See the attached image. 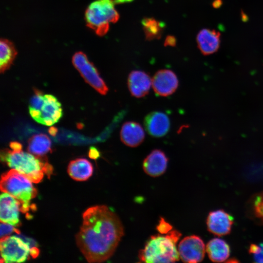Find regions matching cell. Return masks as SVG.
Wrapping results in <instances>:
<instances>
[{
	"instance_id": "obj_5",
	"label": "cell",
	"mask_w": 263,
	"mask_h": 263,
	"mask_svg": "<svg viewBox=\"0 0 263 263\" xmlns=\"http://www.w3.org/2000/svg\"><path fill=\"white\" fill-rule=\"evenodd\" d=\"M85 15L87 25L100 36L108 32L110 23L119 19L113 0H94L88 6Z\"/></svg>"
},
{
	"instance_id": "obj_20",
	"label": "cell",
	"mask_w": 263,
	"mask_h": 263,
	"mask_svg": "<svg viewBox=\"0 0 263 263\" xmlns=\"http://www.w3.org/2000/svg\"><path fill=\"white\" fill-rule=\"evenodd\" d=\"M51 141L44 134L33 135L28 140V151L37 156H44L51 150Z\"/></svg>"
},
{
	"instance_id": "obj_28",
	"label": "cell",
	"mask_w": 263,
	"mask_h": 263,
	"mask_svg": "<svg viewBox=\"0 0 263 263\" xmlns=\"http://www.w3.org/2000/svg\"><path fill=\"white\" fill-rule=\"evenodd\" d=\"M10 147L11 150L19 151L22 150V145L18 142H11L10 143Z\"/></svg>"
},
{
	"instance_id": "obj_31",
	"label": "cell",
	"mask_w": 263,
	"mask_h": 263,
	"mask_svg": "<svg viewBox=\"0 0 263 263\" xmlns=\"http://www.w3.org/2000/svg\"><path fill=\"white\" fill-rule=\"evenodd\" d=\"M48 132L52 136H55L57 132V129L54 127H51L49 130Z\"/></svg>"
},
{
	"instance_id": "obj_29",
	"label": "cell",
	"mask_w": 263,
	"mask_h": 263,
	"mask_svg": "<svg viewBox=\"0 0 263 263\" xmlns=\"http://www.w3.org/2000/svg\"><path fill=\"white\" fill-rule=\"evenodd\" d=\"M176 44L175 38L172 36L167 37L165 40V45L174 46Z\"/></svg>"
},
{
	"instance_id": "obj_6",
	"label": "cell",
	"mask_w": 263,
	"mask_h": 263,
	"mask_svg": "<svg viewBox=\"0 0 263 263\" xmlns=\"http://www.w3.org/2000/svg\"><path fill=\"white\" fill-rule=\"evenodd\" d=\"M30 248L28 243L15 236L10 235L0 239V262L6 263L24 262L30 254Z\"/></svg>"
},
{
	"instance_id": "obj_18",
	"label": "cell",
	"mask_w": 263,
	"mask_h": 263,
	"mask_svg": "<svg viewBox=\"0 0 263 263\" xmlns=\"http://www.w3.org/2000/svg\"><path fill=\"white\" fill-rule=\"evenodd\" d=\"M67 172L74 180L84 181L88 180L93 174V167L87 159L77 158L69 163Z\"/></svg>"
},
{
	"instance_id": "obj_11",
	"label": "cell",
	"mask_w": 263,
	"mask_h": 263,
	"mask_svg": "<svg viewBox=\"0 0 263 263\" xmlns=\"http://www.w3.org/2000/svg\"><path fill=\"white\" fill-rule=\"evenodd\" d=\"M19 202L9 193L3 192L0 197V221L15 226L21 224L19 219Z\"/></svg>"
},
{
	"instance_id": "obj_27",
	"label": "cell",
	"mask_w": 263,
	"mask_h": 263,
	"mask_svg": "<svg viewBox=\"0 0 263 263\" xmlns=\"http://www.w3.org/2000/svg\"><path fill=\"white\" fill-rule=\"evenodd\" d=\"M100 155L98 150L94 147H91L89 150V156L92 159H96Z\"/></svg>"
},
{
	"instance_id": "obj_16",
	"label": "cell",
	"mask_w": 263,
	"mask_h": 263,
	"mask_svg": "<svg viewBox=\"0 0 263 263\" xmlns=\"http://www.w3.org/2000/svg\"><path fill=\"white\" fill-rule=\"evenodd\" d=\"M121 141L126 146L136 147L140 145L145 138V133L142 127L134 121L124 123L120 131Z\"/></svg>"
},
{
	"instance_id": "obj_9",
	"label": "cell",
	"mask_w": 263,
	"mask_h": 263,
	"mask_svg": "<svg viewBox=\"0 0 263 263\" xmlns=\"http://www.w3.org/2000/svg\"><path fill=\"white\" fill-rule=\"evenodd\" d=\"M62 115L61 105L53 95H44L43 104L35 120L41 124L50 126L57 123Z\"/></svg>"
},
{
	"instance_id": "obj_30",
	"label": "cell",
	"mask_w": 263,
	"mask_h": 263,
	"mask_svg": "<svg viewBox=\"0 0 263 263\" xmlns=\"http://www.w3.org/2000/svg\"><path fill=\"white\" fill-rule=\"evenodd\" d=\"M30 254L33 258H36L39 254V249L36 246L31 247Z\"/></svg>"
},
{
	"instance_id": "obj_21",
	"label": "cell",
	"mask_w": 263,
	"mask_h": 263,
	"mask_svg": "<svg viewBox=\"0 0 263 263\" xmlns=\"http://www.w3.org/2000/svg\"><path fill=\"white\" fill-rule=\"evenodd\" d=\"M16 51L11 42L6 39L0 41V69L3 73L12 64L16 56Z\"/></svg>"
},
{
	"instance_id": "obj_14",
	"label": "cell",
	"mask_w": 263,
	"mask_h": 263,
	"mask_svg": "<svg viewBox=\"0 0 263 263\" xmlns=\"http://www.w3.org/2000/svg\"><path fill=\"white\" fill-rule=\"evenodd\" d=\"M168 158L160 150H154L144 160L143 169L150 176L156 177L163 174L167 168Z\"/></svg>"
},
{
	"instance_id": "obj_26",
	"label": "cell",
	"mask_w": 263,
	"mask_h": 263,
	"mask_svg": "<svg viewBox=\"0 0 263 263\" xmlns=\"http://www.w3.org/2000/svg\"><path fill=\"white\" fill-rule=\"evenodd\" d=\"M157 229L161 234H166L171 230L172 226L166 222L164 219L161 218L159 225L157 226Z\"/></svg>"
},
{
	"instance_id": "obj_17",
	"label": "cell",
	"mask_w": 263,
	"mask_h": 263,
	"mask_svg": "<svg viewBox=\"0 0 263 263\" xmlns=\"http://www.w3.org/2000/svg\"><path fill=\"white\" fill-rule=\"evenodd\" d=\"M198 48L203 54L208 55L216 52L220 43V35L214 30L204 29L196 38Z\"/></svg>"
},
{
	"instance_id": "obj_10",
	"label": "cell",
	"mask_w": 263,
	"mask_h": 263,
	"mask_svg": "<svg viewBox=\"0 0 263 263\" xmlns=\"http://www.w3.org/2000/svg\"><path fill=\"white\" fill-rule=\"evenodd\" d=\"M179 82L175 74L172 71L162 69L158 71L152 79V88L158 95L167 96L177 90Z\"/></svg>"
},
{
	"instance_id": "obj_4",
	"label": "cell",
	"mask_w": 263,
	"mask_h": 263,
	"mask_svg": "<svg viewBox=\"0 0 263 263\" xmlns=\"http://www.w3.org/2000/svg\"><path fill=\"white\" fill-rule=\"evenodd\" d=\"M32 183L25 175L11 169L1 175L0 190L17 199L20 204V211L27 213L31 207L30 201L37 195V190Z\"/></svg>"
},
{
	"instance_id": "obj_2",
	"label": "cell",
	"mask_w": 263,
	"mask_h": 263,
	"mask_svg": "<svg viewBox=\"0 0 263 263\" xmlns=\"http://www.w3.org/2000/svg\"><path fill=\"white\" fill-rule=\"evenodd\" d=\"M1 160L11 169L25 175L33 183H38L44 175L50 177L53 168L44 156L34 155L22 150L4 149L0 152Z\"/></svg>"
},
{
	"instance_id": "obj_23",
	"label": "cell",
	"mask_w": 263,
	"mask_h": 263,
	"mask_svg": "<svg viewBox=\"0 0 263 263\" xmlns=\"http://www.w3.org/2000/svg\"><path fill=\"white\" fill-rule=\"evenodd\" d=\"M253 256L254 260L258 263H263V243L260 245L252 244L249 250Z\"/></svg>"
},
{
	"instance_id": "obj_3",
	"label": "cell",
	"mask_w": 263,
	"mask_h": 263,
	"mask_svg": "<svg viewBox=\"0 0 263 263\" xmlns=\"http://www.w3.org/2000/svg\"><path fill=\"white\" fill-rule=\"evenodd\" d=\"M180 232L169 231L166 235H156L151 236L138 254L140 262L155 263H174L180 257L176 244L180 238Z\"/></svg>"
},
{
	"instance_id": "obj_22",
	"label": "cell",
	"mask_w": 263,
	"mask_h": 263,
	"mask_svg": "<svg viewBox=\"0 0 263 263\" xmlns=\"http://www.w3.org/2000/svg\"><path fill=\"white\" fill-rule=\"evenodd\" d=\"M142 24L147 40L160 38L164 29L163 24L153 18H147L142 20Z\"/></svg>"
},
{
	"instance_id": "obj_19",
	"label": "cell",
	"mask_w": 263,
	"mask_h": 263,
	"mask_svg": "<svg viewBox=\"0 0 263 263\" xmlns=\"http://www.w3.org/2000/svg\"><path fill=\"white\" fill-rule=\"evenodd\" d=\"M206 251L210 260L213 262H224L230 255L228 244L224 240L218 238L212 239L208 242Z\"/></svg>"
},
{
	"instance_id": "obj_1",
	"label": "cell",
	"mask_w": 263,
	"mask_h": 263,
	"mask_svg": "<svg viewBox=\"0 0 263 263\" xmlns=\"http://www.w3.org/2000/svg\"><path fill=\"white\" fill-rule=\"evenodd\" d=\"M82 218V225L75 236L79 249L89 263L106 261L124 235L120 219L104 205L89 207Z\"/></svg>"
},
{
	"instance_id": "obj_24",
	"label": "cell",
	"mask_w": 263,
	"mask_h": 263,
	"mask_svg": "<svg viewBox=\"0 0 263 263\" xmlns=\"http://www.w3.org/2000/svg\"><path fill=\"white\" fill-rule=\"evenodd\" d=\"M0 239L10 236L13 233H20V230L15 226L8 223L0 222Z\"/></svg>"
},
{
	"instance_id": "obj_12",
	"label": "cell",
	"mask_w": 263,
	"mask_h": 263,
	"mask_svg": "<svg viewBox=\"0 0 263 263\" xmlns=\"http://www.w3.org/2000/svg\"><path fill=\"white\" fill-rule=\"evenodd\" d=\"M233 223V217L223 210L210 212L207 219L208 231L219 236L229 234Z\"/></svg>"
},
{
	"instance_id": "obj_8",
	"label": "cell",
	"mask_w": 263,
	"mask_h": 263,
	"mask_svg": "<svg viewBox=\"0 0 263 263\" xmlns=\"http://www.w3.org/2000/svg\"><path fill=\"white\" fill-rule=\"evenodd\" d=\"M180 259L184 263L201 262L205 255L206 247L202 239L196 235L185 237L179 244Z\"/></svg>"
},
{
	"instance_id": "obj_13",
	"label": "cell",
	"mask_w": 263,
	"mask_h": 263,
	"mask_svg": "<svg viewBox=\"0 0 263 263\" xmlns=\"http://www.w3.org/2000/svg\"><path fill=\"white\" fill-rule=\"evenodd\" d=\"M144 124L148 133L154 137L165 135L170 128V120L166 114L161 112H152L145 117Z\"/></svg>"
},
{
	"instance_id": "obj_7",
	"label": "cell",
	"mask_w": 263,
	"mask_h": 263,
	"mask_svg": "<svg viewBox=\"0 0 263 263\" xmlns=\"http://www.w3.org/2000/svg\"><path fill=\"white\" fill-rule=\"evenodd\" d=\"M72 62L87 83L100 94L105 95L107 93L109 90L105 82L84 53L81 52L75 53Z\"/></svg>"
},
{
	"instance_id": "obj_15",
	"label": "cell",
	"mask_w": 263,
	"mask_h": 263,
	"mask_svg": "<svg viewBox=\"0 0 263 263\" xmlns=\"http://www.w3.org/2000/svg\"><path fill=\"white\" fill-rule=\"evenodd\" d=\"M151 83L150 76L142 71H132L128 78L129 90L131 94L137 98L143 97L148 94Z\"/></svg>"
},
{
	"instance_id": "obj_25",
	"label": "cell",
	"mask_w": 263,
	"mask_h": 263,
	"mask_svg": "<svg viewBox=\"0 0 263 263\" xmlns=\"http://www.w3.org/2000/svg\"><path fill=\"white\" fill-rule=\"evenodd\" d=\"M254 207L256 215L263 219V196L260 195L256 198Z\"/></svg>"
}]
</instances>
